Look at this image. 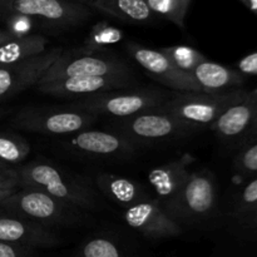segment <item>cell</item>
Segmentation results:
<instances>
[{
	"label": "cell",
	"instance_id": "6da1fadb",
	"mask_svg": "<svg viewBox=\"0 0 257 257\" xmlns=\"http://www.w3.org/2000/svg\"><path fill=\"white\" fill-rule=\"evenodd\" d=\"M20 187H34L83 210L98 211L102 200L89 180L48 160H33L17 168Z\"/></svg>",
	"mask_w": 257,
	"mask_h": 257
},
{
	"label": "cell",
	"instance_id": "7a4b0ae2",
	"mask_svg": "<svg viewBox=\"0 0 257 257\" xmlns=\"http://www.w3.org/2000/svg\"><path fill=\"white\" fill-rule=\"evenodd\" d=\"M162 208L182 228L210 223L218 213L215 175L206 168L190 172L182 188Z\"/></svg>",
	"mask_w": 257,
	"mask_h": 257
},
{
	"label": "cell",
	"instance_id": "3957f363",
	"mask_svg": "<svg viewBox=\"0 0 257 257\" xmlns=\"http://www.w3.org/2000/svg\"><path fill=\"white\" fill-rule=\"evenodd\" d=\"M0 207L48 227L72 228L89 222V216L83 208L34 187H19L0 202Z\"/></svg>",
	"mask_w": 257,
	"mask_h": 257
},
{
	"label": "cell",
	"instance_id": "277c9868",
	"mask_svg": "<svg viewBox=\"0 0 257 257\" xmlns=\"http://www.w3.org/2000/svg\"><path fill=\"white\" fill-rule=\"evenodd\" d=\"M112 131L120 133L138 146L170 143L187 140L205 131L170 113L148 110L131 117L113 118Z\"/></svg>",
	"mask_w": 257,
	"mask_h": 257
},
{
	"label": "cell",
	"instance_id": "5b68a950",
	"mask_svg": "<svg viewBox=\"0 0 257 257\" xmlns=\"http://www.w3.org/2000/svg\"><path fill=\"white\" fill-rule=\"evenodd\" d=\"M247 89L226 90L220 93L173 92V94L156 110L170 113L188 123L210 130L211 125L236 103L247 95Z\"/></svg>",
	"mask_w": 257,
	"mask_h": 257
},
{
	"label": "cell",
	"instance_id": "8992f818",
	"mask_svg": "<svg viewBox=\"0 0 257 257\" xmlns=\"http://www.w3.org/2000/svg\"><path fill=\"white\" fill-rule=\"evenodd\" d=\"M98 115L69 105H28L13 117L12 124L19 130L45 136H69L90 127Z\"/></svg>",
	"mask_w": 257,
	"mask_h": 257
},
{
	"label": "cell",
	"instance_id": "52a82bcc",
	"mask_svg": "<svg viewBox=\"0 0 257 257\" xmlns=\"http://www.w3.org/2000/svg\"><path fill=\"white\" fill-rule=\"evenodd\" d=\"M172 94L173 92L171 90L158 88L132 87L78 98L72 104L89 110L98 117L107 115L112 118H123L156 110Z\"/></svg>",
	"mask_w": 257,
	"mask_h": 257
},
{
	"label": "cell",
	"instance_id": "ba28073f",
	"mask_svg": "<svg viewBox=\"0 0 257 257\" xmlns=\"http://www.w3.org/2000/svg\"><path fill=\"white\" fill-rule=\"evenodd\" d=\"M8 14L30 17L52 30H69L90 19L92 8L68 0H0V19Z\"/></svg>",
	"mask_w": 257,
	"mask_h": 257
},
{
	"label": "cell",
	"instance_id": "9c48e42d",
	"mask_svg": "<svg viewBox=\"0 0 257 257\" xmlns=\"http://www.w3.org/2000/svg\"><path fill=\"white\" fill-rule=\"evenodd\" d=\"M75 75H135L132 68L107 52L74 49L63 52L43 74L38 84Z\"/></svg>",
	"mask_w": 257,
	"mask_h": 257
},
{
	"label": "cell",
	"instance_id": "30bf717a",
	"mask_svg": "<svg viewBox=\"0 0 257 257\" xmlns=\"http://www.w3.org/2000/svg\"><path fill=\"white\" fill-rule=\"evenodd\" d=\"M60 141L63 150L72 155L94 161H128L136 157L140 146L120 133L85 130Z\"/></svg>",
	"mask_w": 257,
	"mask_h": 257
},
{
	"label": "cell",
	"instance_id": "8fae6325",
	"mask_svg": "<svg viewBox=\"0 0 257 257\" xmlns=\"http://www.w3.org/2000/svg\"><path fill=\"white\" fill-rule=\"evenodd\" d=\"M217 140L237 151L257 138V89L248 90L241 102L228 108L210 127Z\"/></svg>",
	"mask_w": 257,
	"mask_h": 257
},
{
	"label": "cell",
	"instance_id": "7c38bea8",
	"mask_svg": "<svg viewBox=\"0 0 257 257\" xmlns=\"http://www.w3.org/2000/svg\"><path fill=\"white\" fill-rule=\"evenodd\" d=\"M136 75H75L37 84L38 92L55 98L78 99L109 90L136 87Z\"/></svg>",
	"mask_w": 257,
	"mask_h": 257
},
{
	"label": "cell",
	"instance_id": "4fadbf2b",
	"mask_svg": "<svg viewBox=\"0 0 257 257\" xmlns=\"http://www.w3.org/2000/svg\"><path fill=\"white\" fill-rule=\"evenodd\" d=\"M125 49L133 60L142 67L151 78L168 89L177 92H203L191 73L178 69L168 57L158 49H152L135 42L128 43Z\"/></svg>",
	"mask_w": 257,
	"mask_h": 257
},
{
	"label": "cell",
	"instance_id": "5bb4252c",
	"mask_svg": "<svg viewBox=\"0 0 257 257\" xmlns=\"http://www.w3.org/2000/svg\"><path fill=\"white\" fill-rule=\"evenodd\" d=\"M62 53V47H54L15 64L0 65V100L14 97L37 85L43 74Z\"/></svg>",
	"mask_w": 257,
	"mask_h": 257
},
{
	"label": "cell",
	"instance_id": "9a60e30c",
	"mask_svg": "<svg viewBox=\"0 0 257 257\" xmlns=\"http://www.w3.org/2000/svg\"><path fill=\"white\" fill-rule=\"evenodd\" d=\"M122 218L131 228L150 240H168L183 233V228L163 211L156 197L125 208Z\"/></svg>",
	"mask_w": 257,
	"mask_h": 257
},
{
	"label": "cell",
	"instance_id": "2e32d148",
	"mask_svg": "<svg viewBox=\"0 0 257 257\" xmlns=\"http://www.w3.org/2000/svg\"><path fill=\"white\" fill-rule=\"evenodd\" d=\"M0 240L34 250L54 248L62 243L60 236L52 227L9 212L0 215Z\"/></svg>",
	"mask_w": 257,
	"mask_h": 257
},
{
	"label": "cell",
	"instance_id": "e0dca14e",
	"mask_svg": "<svg viewBox=\"0 0 257 257\" xmlns=\"http://www.w3.org/2000/svg\"><path fill=\"white\" fill-rule=\"evenodd\" d=\"M193 162L195 157L190 153H185L176 160L157 166L148 173V181L161 207L167 205L182 188L191 172L190 166Z\"/></svg>",
	"mask_w": 257,
	"mask_h": 257
},
{
	"label": "cell",
	"instance_id": "ac0fdd59",
	"mask_svg": "<svg viewBox=\"0 0 257 257\" xmlns=\"http://www.w3.org/2000/svg\"><path fill=\"white\" fill-rule=\"evenodd\" d=\"M94 182L95 187L100 193L120 207L128 208L138 202L155 198L146 186L123 176L100 173L95 176Z\"/></svg>",
	"mask_w": 257,
	"mask_h": 257
},
{
	"label": "cell",
	"instance_id": "d6986e66",
	"mask_svg": "<svg viewBox=\"0 0 257 257\" xmlns=\"http://www.w3.org/2000/svg\"><path fill=\"white\" fill-rule=\"evenodd\" d=\"M191 74L205 93H220L243 88L247 80V77L236 68L226 67L208 59L200 63Z\"/></svg>",
	"mask_w": 257,
	"mask_h": 257
},
{
	"label": "cell",
	"instance_id": "ffe728a7",
	"mask_svg": "<svg viewBox=\"0 0 257 257\" xmlns=\"http://www.w3.org/2000/svg\"><path fill=\"white\" fill-rule=\"evenodd\" d=\"M135 246L122 236L113 232H97L85 238L77 248L75 255L83 257H123L132 255Z\"/></svg>",
	"mask_w": 257,
	"mask_h": 257
},
{
	"label": "cell",
	"instance_id": "44dd1931",
	"mask_svg": "<svg viewBox=\"0 0 257 257\" xmlns=\"http://www.w3.org/2000/svg\"><path fill=\"white\" fill-rule=\"evenodd\" d=\"M90 8L131 24H151L156 18L146 0H95Z\"/></svg>",
	"mask_w": 257,
	"mask_h": 257
},
{
	"label": "cell",
	"instance_id": "7402d4cb",
	"mask_svg": "<svg viewBox=\"0 0 257 257\" xmlns=\"http://www.w3.org/2000/svg\"><path fill=\"white\" fill-rule=\"evenodd\" d=\"M48 39L42 34L13 37L0 44V65H9L40 54L47 49Z\"/></svg>",
	"mask_w": 257,
	"mask_h": 257
},
{
	"label": "cell",
	"instance_id": "603a6c76",
	"mask_svg": "<svg viewBox=\"0 0 257 257\" xmlns=\"http://www.w3.org/2000/svg\"><path fill=\"white\" fill-rule=\"evenodd\" d=\"M257 202V175L248 178L247 183L231 198L225 213V221L230 231L243 220Z\"/></svg>",
	"mask_w": 257,
	"mask_h": 257
},
{
	"label": "cell",
	"instance_id": "cb8c5ba5",
	"mask_svg": "<svg viewBox=\"0 0 257 257\" xmlns=\"http://www.w3.org/2000/svg\"><path fill=\"white\" fill-rule=\"evenodd\" d=\"M123 38L124 33L119 28L102 20L93 25L80 49L87 52H104L110 45H115L122 42Z\"/></svg>",
	"mask_w": 257,
	"mask_h": 257
},
{
	"label": "cell",
	"instance_id": "d4e9b609",
	"mask_svg": "<svg viewBox=\"0 0 257 257\" xmlns=\"http://www.w3.org/2000/svg\"><path fill=\"white\" fill-rule=\"evenodd\" d=\"M156 18L185 28L186 17L193 0H146Z\"/></svg>",
	"mask_w": 257,
	"mask_h": 257
},
{
	"label": "cell",
	"instance_id": "484cf974",
	"mask_svg": "<svg viewBox=\"0 0 257 257\" xmlns=\"http://www.w3.org/2000/svg\"><path fill=\"white\" fill-rule=\"evenodd\" d=\"M30 145L25 138L10 131H0V160L8 165H19L27 160Z\"/></svg>",
	"mask_w": 257,
	"mask_h": 257
},
{
	"label": "cell",
	"instance_id": "4316f807",
	"mask_svg": "<svg viewBox=\"0 0 257 257\" xmlns=\"http://www.w3.org/2000/svg\"><path fill=\"white\" fill-rule=\"evenodd\" d=\"M160 52H162L168 59L183 72L192 73L193 69L197 67L200 63L206 60L205 54L200 50L195 49L188 45H172V47H161L158 48Z\"/></svg>",
	"mask_w": 257,
	"mask_h": 257
},
{
	"label": "cell",
	"instance_id": "83f0119b",
	"mask_svg": "<svg viewBox=\"0 0 257 257\" xmlns=\"http://www.w3.org/2000/svg\"><path fill=\"white\" fill-rule=\"evenodd\" d=\"M232 170L242 180L257 175V138L235 151Z\"/></svg>",
	"mask_w": 257,
	"mask_h": 257
},
{
	"label": "cell",
	"instance_id": "f1b7e54d",
	"mask_svg": "<svg viewBox=\"0 0 257 257\" xmlns=\"http://www.w3.org/2000/svg\"><path fill=\"white\" fill-rule=\"evenodd\" d=\"M231 232L237 238L247 242H256L257 241V202L252 206L250 212L243 217V220L236 227L231 230Z\"/></svg>",
	"mask_w": 257,
	"mask_h": 257
},
{
	"label": "cell",
	"instance_id": "f546056e",
	"mask_svg": "<svg viewBox=\"0 0 257 257\" xmlns=\"http://www.w3.org/2000/svg\"><path fill=\"white\" fill-rule=\"evenodd\" d=\"M0 20L5 23L7 29H9L15 37L32 34L34 28L38 25L34 19L22 14H8L3 17Z\"/></svg>",
	"mask_w": 257,
	"mask_h": 257
},
{
	"label": "cell",
	"instance_id": "4dcf8cb0",
	"mask_svg": "<svg viewBox=\"0 0 257 257\" xmlns=\"http://www.w3.org/2000/svg\"><path fill=\"white\" fill-rule=\"evenodd\" d=\"M37 253V250L17 243L0 240V257H29Z\"/></svg>",
	"mask_w": 257,
	"mask_h": 257
},
{
	"label": "cell",
	"instance_id": "1f68e13d",
	"mask_svg": "<svg viewBox=\"0 0 257 257\" xmlns=\"http://www.w3.org/2000/svg\"><path fill=\"white\" fill-rule=\"evenodd\" d=\"M236 69L246 77H257V52L250 53L236 63Z\"/></svg>",
	"mask_w": 257,
	"mask_h": 257
},
{
	"label": "cell",
	"instance_id": "d6a6232c",
	"mask_svg": "<svg viewBox=\"0 0 257 257\" xmlns=\"http://www.w3.org/2000/svg\"><path fill=\"white\" fill-rule=\"evenodd\" d=\"M20 180L17 168L9 167L0 170V190H9V188H19Z\"/></svg>",
	"mask_w": 257,
	"mask_h": 257
},
{
	"label": "cell",
	"instance_id": "836d02e7",
	"mask_svg": "<svg viewBox=\"0 0 257 257\" xmlns=\"http://www.w3.org/2000/svg\"><path fill=\"white\" fill-rule=\"evenodd\" d=\"M257 17V0H238Z\"/></svg>",
	"mask_w": 257,
	"mask_h": 257
},
{
	"label": "cell",
	"instance_id": "e575fe53",
	"mask_svg": "<svg viewBox=\"0 0 257 257\" xmlns=\"http://www.w3.org/2000/svg\"><path fill=\"white\" fill-rule=\"evenodd\" d=\"M13 37H15V35L13 34L9 29H7V28H4V29H0V44L4 42H7L8 39H10V38H13Z\"/></svg>",
	"mask_w": 257,
	"mask_h": 257
},
{
	"label": "cell",
	"instance_id": "d590c367",
	"mask_svg": "<svg viewBox=\"0 0 257 257\" xmlns=\"http://www.w3.org/2000/svg\"><path fill=\"white\" fill-rule=\"evenodd\" d=\"M18 188H9V190H0V202H2L4 198H7L8 196H10L12 193H14Z\"/></svg>",
	"mask_w": 257,
	"mask_h": 257
},
{
	"label": "cell",
	"instance_id": "8d00e7d4",
	"mask_svg": "<svg viewBox=\"0 0 257 257\" xmlns=\"http://www.w3.org/2000/svg\"><path fill=\"white\" fill-rule=\"evenodd\" d=\"M68 2H73V3H79V4L87 5V7H92V5H93V3H94L95 0H68Z\"/></svg>",
	"mask_w": 257,
	"mask_h": 257
},
{
	"label": "cell",
	"instance_id": "74e56055",
	"mask_svg": "<svg viewBox=\"0 0 257 257\" xmlns=\"http://www.w3.org/2000/svg\"><path fill=\"white\" fill-rule=\"evenodd\" d=\"M7 113H8V109H5V108L0 107V119L5 117V115H7Z\"/></svg>",
	"mask_w": 257,
	"mask_h": 257
},
{
	"label": "cell",
	"instance_id": "f35d334b",
	"mask_svg": "<svg viewBox=\"0 0 257 257\" xmlns=\"http://www.w3.org/2000/svg\"><path fill=\"white\" fill-rule=\"evenodd\" d=\"M7 167H9V165L5 162H3V161L0 160V170H3V168H7Z\"/></svg>",
	"mask_w": 257,
	"mask_h": 257
}]
</instances>
